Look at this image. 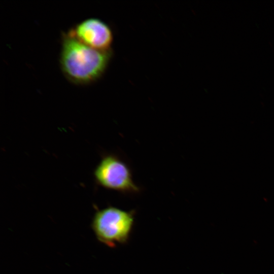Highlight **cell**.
Returning <instances> with one entry per match:
<instances>
[{
  "label": "cell",
  "mask_w": 274,
  "mask_h": 274,
  "mask_svg": "<svg viewBox=\"0 0 274 274\" xmlns=\"http://www.w3.org/2000/svg\"><path fill=\"white\" fill-rule=\"evenodd\" d=\"M68 32L78 41L93 49L100 51L111 50L113 35L110 27L96 18L82 20Z\"/></svg>",
  "instance_id": "obj_4"
},
{
  "label": "cell",
  "mask_w": 274,
  "mask_h": 274,
  "mask_svg": "<svg viewBox=\"0 0 274 274\" xmlns=\"http://www.w3.org/2000/svg\"><path fill=\"white\" fill-rule=\"evenodd\" d=\"M97 184L123 194H136L141 189L134 182L128 164L113 154L104 155L94 170Z\"/></svg>",
  "instance_id": "obj_3"
},
{
  "label": "cell",
  "mask_w": 274,
  "mask_h": 274,
  "mask_svg": "<svg viewBox=\"0 0 274 274\" xmlns=\"http://www.w3.org/2000/svg\"><path fill=\"white\" fill-rule=\"evenodd\" d=\"M112 52L100 51L81 43L68 32L62 36L60 65L65 78L77 85L88 84L105 72Z\"/></svg>",
  "instance_id": "obj_1"
},
{
  "label": "cell",
  "mask_w": 274,
  "mask_h": 274,
  "mask_svg": "<svg viewBox=\"0 0 274 274\" xmlns=\"http://www.w3.org/2000/svg\"><path fill=\"white\" fill-rule=\"evenodd\" d=\"M134 212L126 211L109 206L98 210L94 214L92 228L97 239L115 247L129 239L134 223Z\"/></svg>",
  "instance_id": "obj_2"
}]
</instances>
